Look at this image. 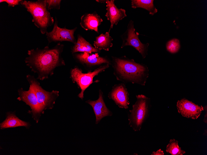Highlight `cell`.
Masks as SVG:
<instances>
[{"label": "cell", "mask_w": 207, "mask_h": 155, "mask_svg": "<svg viewBox=\"0 0 207 155\" xmlns=\"http://www.w3.org/2000/svg\"><path fill=\"white\" fill-rule=\"evenodd\" d=\"M64 46L59 42L52 48L47 46L42 49L37 48L28 51V56L24 62L32 72L37 74V80L48 78L54 74L56 67L65 65L62 56Z\"/></svg>", "instance_id": "1"}, {"label": "cell", "mask_w": 207, "mask_h": 155, "mask_svg": "<svg viewBox=\"0 0 207 155\" xmlns=\"http://www.w3.org/2000/svg\"><path fill=\"white\" fill-rule=\"evenodd\" d=\"M111 65L116 79L123 83L136 84L144 86L149 75L147 66L136 62L126 56L112 57Z\"/></svg>", "instance_id": "2"}, {"label": "cell", "mask_w": 207, "mask_h": 155, "mask_svg": "<svg viewBox=\"0 0 207 155\" xmlns=\"http://www.w3.org/2000/svg\"><path fill=\"white\" fill-rule=\"evenodd\" d=\"M20 4L31 14L32 22L42 34L46 33L48 28L54 23L53 17L47 9L46 0H22Z\"/></svg>", "instance_id": "3"}, {"label": "cell", "mask_w": 207, "mask_h": 155, "mask_svg": "<svg viewBox=\"0 0 207 155\" xmlns=\"http://www.w3.org/2000/svg\"><path fill=\"white\" fill-rule=\"evenodd\" d=\"M136 101L129 111V125L134 131H139L149 117L151 108L150 99L143 94L136 96Z\"/></svg>", "instance_id": "4"}, {"label": "cell", "mask_w": 207, "mask_h": 155, "mask_svg": "<svg viewBox=\"0 0 207 155\" xmlns=\"http://www.w3.org/2000/svg\"><path fill=\"white\" fill-rule=\"evenodd\" d=\"M28 81L31 82L33 86L36 95L40 114L44 113V110L52 109L54 106L55 101L59 96V92L52 90L48 92L41 86L37 78L30 75H26Z\"/></svg>", "instance_id": "5"}, {"label": "cell", "mask_w": 207, "mask_h": 155, "mask_svg": "<svg viewBox=\"0 0 207 155\" xmlns=\"http://www.w3.org/2000/svg\"><path fill=\"white\" fill-rule=\"evenodd\" d=\"M109 65L105 64L98 67L93 71H89L86 73H83L82 70L75 66L71 69L70 77L74 83H76L80 88L81 92L78 97L82 99L84 97V92L91 84L94 83V78L99 73L105 71L108 68Z\"/></svg>", "instance_id": "6"}, {"label": "cell", "mask_w": 207, "mask_h": 155, "mask_svg": "<svg viewBox=\"0 0 207 155\" xmlns=\"http://www.w3.org/2000/svg\"><path fill=\"white\" fill-rule=\"evenodd\" d=\"M139 34L138 32H135L134 22L130 20L126 31L121 36L122 43L121 48H122L127 46H132L140 54L143 58H144L148 55L149 44L142 43L139 39Z\"/></svg>", "instance_id": "7"}, {"label": "cell", "mask_w": 207, "mask_h": 155, "mask_svg": "<svg viewBox=\"0 0 207 155\" xmlns=\"http://www.w3.org/2000/svg\"><path fill=\"white\" fill-rule=\"evenodd\" d=\"M58 23L57 19L55 17L52 30L50 32H47L46 33L48 43L53 42L66 41L75 44L77 41L74 36V34L77 27H76L71 29H67L65 27L61 28L58 26Z\"/></svg>", "instance_id": "8"}, {"label": "cell", "mask_w": 207, "mask_h": 155, "mask_svg": "<svg viewBox=\"0 0 207 155\" xmlns=\"http://www.w3.org/2000/svg\"><path fill=\"white\" fill-rule=\"evenodd\" d=\"M28 82L30 84L29 89L25 91L22 88L19 89L18 92L19 96L17 99L24 102L29 106L31 110H29L28 112L32 115V118L37 123L41 115L39 111L37 98L33 85L30 81Z\"/></svg>", "instance_id": "9"}, {"label": "cell", "mask_w": 207, "mask_h": 155, "mask_svg": "<svg viewBox=\"0 0 207 155\" xmlns=\"http://www.w3.org/2000/svg\"><path fill=\"white\" fill-rule=\"evenodd\" d=\"M73 55L77 62L87 68H92L105 64L111 65V61L108 58L100 56L98 53H76L73 54Z\"/></svg>", "instance_id": "10"}, {"label": "cell", "mask_w": 207, "mask_h": 155, "mask_svg": "<svg viewBox=\"0 0 207 155\" xmlns=\"http://www.w3.org/2000/svg\"><path fill=\"white\" fill-rule=\"evenodd\" d=\"M129 94L124 83L115 84L109 93L108 97L120 108L127 109L130 102Z\"/></svg>", "instance_id": "11"}, {"label": "cell", "mask_w": 207, "mask_h": 155, "mask_svg": "<svg viewBox=\"0 0 207 155\" xmlns=\"http://www.w3.org/2000/svg\"><path fill=\"white\" fill-rule=\"evenodd\" d=\"M177 107L183 116L193 119L198 118L204 110L202 105L199 106L185 98L177 101Z\"/></svg>", "instance_id": "12"}, {"label": "cell", "mask_w": 207, "mask_h": 155, "mask_svg": "<svg viewBox=\"0 0 207 155\" xmlns=\"http://www.w3.org/2000/svg\"><path fill=\"white\" fill-rule=\"evenodd\" d=\"M106 10L105 15L107 19L109 21L111 25L109 32L112 28L114 25H117L118 22L127 16L126 10L122 8H118L114 4V0H106Z\"/></svg>", "instance_id": "13"}, {"label": "cell", "mask_w": 207, "mask_h": 155, "mask_svg": "<svg viewBox=\"0 0 207 155\" xmlns=\"http://www.w3.org/2000/svg\"><path fill=\"white\" fill-rule=\"evenodd\" d=\"M86 103L90 104L92 107L95 115V123L98 124L103 117L110 116L112 112L107 107L103 99V93L100 90L99 91V98L95 101L88 100Z\"/></svg>", "instance_id": "14"}, {"label": "cell", "mask_w": 207, "mask_h": 155, "mask_svg": "<svg viewBox=\"0 0 207 155\" xmlns=\"http://www.w3.org/2000/svg\"><path fill=\"white\" fill-rule=\"evenodd\" d=\"M103 20L96 11L92 13H86L81 17L80 24L86 31L94 30L99 33L98 27Z\"/></svg>", "instance_id": "15"}, {"label": "cell", "mask_w": 207, "mask_h": 155, "mask_svg": "<svg viewBox=\"0 0 207 155\" xmlns=\"http://www.w3.org/2000/svg\"><path fill=\"white\" fill-rule=\"evenodd\" d=\"M30 126L29 123L20 119L15 115V112H13L7 113L5 120L0 124V128L2 130L19 127H24L28 129Z\"/></svg>", "instance_id": "16"}, {"label": "cell", "mask_w": 207, "mask_h": 155, "mask_svg": "<svg viewBox=\"0 0 207 155\" xmlns=\"http://www.w3.org/2000/svg\"><path fill=\"white\" fill-rule=\"evenodd\" d=\"M71 51L72 54L85 52L91 54L93 52L98 53L100 52V50L93 47L79 34L77 35V41L72 47Z\"/></svg>", "instance_id": "17"}, {"label": "cell", "mask_w": 207, "mask_h": 155, "mask_svg": "<svg viewBox=\"0 0 207 155\" xmlns=\"http://www.w3.org/2000/svg\"><path fill=\"white\" fill-rule=\"evenodd\" d=\"M113 40V39L110 35L109 32H106L104 34L102 33L96 37L93 45L95 48L100 50L108 51L113 46L112 43Z\"/></svg>", "instance_id": "18"}, {"label": "cell", "mask_w": 207, "mask_h": 155, "mask_svg": "<svg viewBox=\"0 0 207 155\" xmlns=\"http://www.w3.org/2000/svg\"><path fill=\"white\" fill-rule=\"evenodd\" d=\"M153 0H131V7L133 8H141L148 11L150 14L154 15L157 10L153 4Z\"/></svg>", "instance_id": "19"}, {"label": "cell", "mask_w": 207, "mask_h": 155, "mask_svg": "<svg viewBox=\"0 0 207 155\" xmlns=\"http://www.w3.org/2000/svg\"><path fill=\"white\" fill-rule=\"evenodd\" d=\"M178 141L174 139H170L166 147V151L171 155H183L186 152L179 146Z\"/></svg>", "instance_id": "20"}, {"label": "cell", "mask_w": 207, "mask_h": 155, "mask_svg": "<svg viewBox=\"0 0 207 155\" xmlns=\"http://www.w3.org/2000/svg\"><path fill=\"white\" fill-rule=\"evenodd\" d=\"M166 47L167 50L170 53H176L180 49V41L177 39H172L168 41Z\"/></svg>", "instance_id": "21"}, {"label": "cell", "mask_w": 207, "mask_h": 155, "mask_svg": "<svg viewBox=\"0 0 207 155\" xmlns=\"http://www.w3.org/2000/svg\"><path fill=\"white\" fill-rule=\"evenodd\" d=\"M48 10L55 9L59 10L60 8L61 0H46Z\"/></svg>", "instance_id": "22"}, {"label": "cell", "mask_w": 207, "mask_h": 155, "mask_svg": "<svg viewBox=\"0 0 207 155\" xmlns=\"http://www.w3.org/2000/svg\"><path fill=\"white\" fill-rule=\"evenodd\" d=\"M21 0H0V2H5L7 3L9 7H14L19 5Z\"/></svg>", "instance_id": "23"}, {"label": "cell", "mask_w": 207, "mask_h": 155, "mask_svg": "<svg viewBox=\"0 0 207 155\" xmlns=\"http://www.w3.org/2000/svg\"><path fill=\"white\" fill-rule=\"evenodd\" d=\"M151 155H164L163 151L160 149L156 152H153Z\"/></svg>", "instance_id": "24"}, {"label": "cell", "mask_w": 207, "mask_h": 155, "mask_svg": "<svg viewBox=\"0 0 207 155\" xmlns=\"http://www.w3.org/2000/svg\"><path fill=\"white\" fill-rule=\"evenodd\" d=\"M204 110L205 111V114L204 116V118L203 120V122L206 123H207V105L203 106Z\"/></svg>", "instance_id": "25"}, {"label": "cell", "mask_w": 207, "mask_h": 155, "mask_svg": "<svg viewBox=\"0 0 207 155\" xmlns=\"http://www.w3.org/2000/svg\"><path fill=\"white\" fill-rule=\"evenodd\" d=\"M106 0H96V1L101 3H105Z\"/></svg>", "instance_id": "26"}, {"label": "cell", "mask_w": 207, "mask_h": 155, "mask_svg": "<svg viewBox=\"0 0 207 155\" xmlns=\"http://www.w3.org/2000/svg\"><path fill=\"white\" fill-rule=\"evenodd\" d=\"M203 135H204V136H207V129L205 130V131H204V133H203Z\"/></svg>", "instance_id": "27"}]
</instances>
